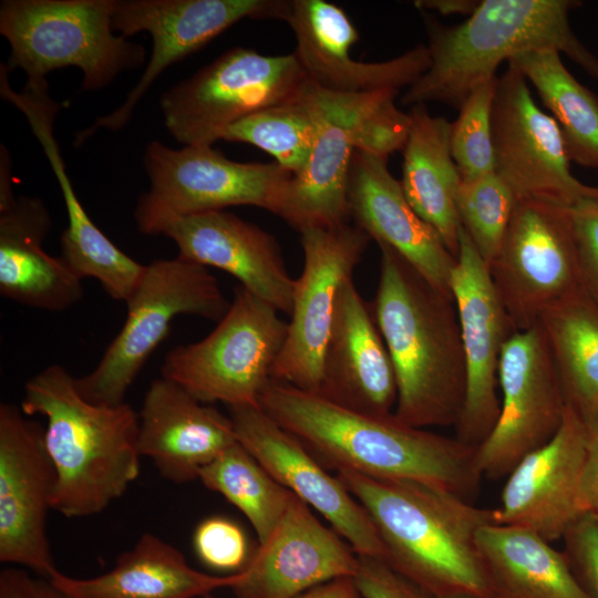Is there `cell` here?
Segmentation results:
<instances>
[{"label": "cell", "mask_w": 598, "mask_h": 598, "mask_svg": "<svg viewBox=\"0 0 598 598\" xmlns=\"http://www.w3.org/2000/svg\"><path fill=\"white\" fill-rule=\"evenodd\" d=\"M259 406L327 470L422 483L466 499L483 478L476 447L405 424L393 413L354 412L272 379Z\"/></svg>", "instance_id": "cell-1"}, {"label": "cell", "mask_w": 598, "mask_h": 598, "mask_svg": "<svg viewBox=\"0 0 598 598\" xmlns=\"http://www.w3.org/2000/svg\"><path fill=\"white\" fill-rule=\"evenodd\" d=\"M372 311L398 388L393 414L415 427L454 426L465 395L456 306L384 244Z\"/></svg>", "instance_id": "cell-2"}, {"label": "cell", "mask_w": 598, "mask_h": 598, "mask_svg": "<svg viewBox=\"0 0 598 598\" xmlns=\"http://www.w3.org/2000/svg\"><path fill=\"white\" fill-rule=\"evenodd\" d=\"M337 476L369 513L395 570L437 598H492L477 535L495 523L493 509L422 483Z\"/></svg>", "instance_id": "cell-3"}, {"label": "cell", "mask_w": 598, "mask_h": 598, "mask_svg": "<svg viewBox=\"0 0 598 598\" xmlns=\"http://www.w3.org/2000/svg\"><path fill=\"white\" fill-rule=\"evenodd\" d=\"M20 408L47 420L44 443L56 474L53 511L68 518L96 515L138 477V413L130 404L85 400L75 378L52 364L27 381Z\"/></svg>", "instance_id": "cell-4"}, {"label": "cell", "mask_w": 598, "mask_h": 598, "mask_svg": "<svg viewBox=\"0 0 598 598\" xmlns=\"http://www.w3.org/2000/svg\"><path fill=\"white\" fill-rule=\"evenodd\" d=\"M569 0H484L458 25L430 29L429 69L402 96L403 104L440 102L460 107L504 61L553 49L598 79L596 58L576 37Z\"/></svg>", "instance_id": "cell-5"}, {"label": "cell", "mask_w": 598, "mask_h": 598, "mask_svg": "<svg viewBox=\"0 0 598 598\" xmlns=\"http://www.w3.org/2000/svg\"><path fill=\"white\" fill-rule=\"evenodd\" d=\"M115 0H4L0 33L11 53L9 71L22 69L28 80L45 79L74 66L82 89L100 90L121 72L141 66L145 49L112 28Z\"/></svg>", "instance_id": "cell-6"}, {"label": "cell", "mask_w": 598, "mask_h": 598, "mask_svg": "<svg viewBox=\"0 0 598 598\" xmlns=\"http://www.w3.org/2000/svg\"><path fill=\"white\" fill-rule=\"evenodd\" d=\"M125 303L123 327L97 365L75 378L80 394L92 403H124L126 392L176 317L188 315L219 321L230 306L206 267L179 257L146 265Z\"/></svg>", "instance_id": "cell-7"}, {"label": "cell", "mask_w": 598, "mask_h": 598, "mask_svg": "<svg viewBox=\"0 0 598 598\" xmlns=\"http://www.w3.org/2000/svg\"><path fill=\"white\" fill-rule=\"evenodd\" d=\"M278 312L237 286L227 312L208 336L166 354L162 377L207 404L259 406L288 332Z\"/></svg>", "instance_id": "cell-8"}, {"label": "cell", "mask_w": 598, "mask_h": 598, "mask_svg": "<svg viewBox=\"0 0 598 598\" xmlns=\"http://www.w3.org/2000/svg\"><path fill=\"white\" fill-rule=\"evenodd\" d=\"M309 78L293 53L233 48L162 94L169 134L185 146H212L234 123L299 93Z\"/></svg>", "instance_id": "cell-9"}, {"label": "cell", "mask_w": 598, "mask_h": 598, "mask_svg": "<svg viewBox=\"0 0 598 598\" xmlns=\"http://www.w3.org/2000/svg\"><path fill=\"white\" fill-rule=\"evenodd\" d=\"M489 272L515 329L536 326L581 286L573 206L517 199Z\"/></svg>", "instance_id": "cell-10"}, {"label": "cell", "mask_w": 598, "mask_h": 598, "mask_svg": "<svg viewBox=\"0 0 598 598\" xmlns=\"http://www.w3.org/2000/svg\"><path fill=\"white\" fill-rule=\"evenodd\" d=\"M150 190L134 215H190L249 205L279 214L292 173L278 163H241L212 146L171 148L151 142L144 153Z\"/></svg>", "instance_id": "cell-11"}, {"label": "cell", "mask_w": 598, "mask_h": 598, "mask_svg": "<svg viewBox=\"0 0 598 598\" xmlns=\"http://www.w3.org/2000/svg\"><path fill=\"white\" fill-rule=\"evenodd\" d=\"M300 234L303 268L295 281L291 319L272 380L317 394L340 288L352 278L371 238L348 223Z\"/></svg>", "instance_id": "cell-12"}, {"label": "cell", "mask_w": 598, "mask_h": 598, "mask_svg": "<svg viewBox=\"0 0 598 598\" xmlns=\"http://www.w3.org/2000/svg\"><path fill=\"white\" fill-rule=\"evenodd\" d=\"M502 400L489 435L476 447L483 477H506L528 453L547 443L561 425L566 400L540 326L514 332L498 365Z\"/></svg>", "instance_id": "cell-13"}, {"label": "cell", "mask_w": 598, "mask_h": 598, "mask_svg": "<svg viewBox=\"0 0 598 598\" xmlns=\"http://www.w3.org/2000/svg\"><path fill=\"white\" fill-rule=\"evenodd\" d=\"M290 9L291 1L285 0H115L113 30L126 38L147 32L152 37V54L124 102L81 131L78 142H84L100 128L118 131L124 127L136 104L164 70L200 50L238 21H287Z\"/></svg>", "instance_id": "cell-14"}, {"label": "cell", "mask_w": 598, "mask_h": 598, "mask_svg": "<svg viewBox=\"0 0 598 598\" xmlns=\"http://www.w3.org/2000/svg\"><path fill=\"white\" fill-rule=\"evenodd\" d=\"M495 173L517 199L574 206L598 187L573 176L558 124L535 103L528 81L509 65L497 76L492 111Z\"/></svg>", "instance_id": "cell-15"}, {"label": "cell", "mask_w": 598, "mask_h": 598, "mask_svg": "<svg viewBox=\"0 0 598 598\" xmlns=\"http://www.w3.org/2000/svg\"><path fill=\"white\" fill-rule=\"evenodd\" d=\"M56 474L44 429L21 408L0 405V561L27 567L49 580L55 566L47 535Z\"/></svg>", "instance_id": "cell-16"}, {"label": "cell", "mask_w": 598, "mask_h": 598, "mask_svg": "<svg viewBox=\"0 0 598 598\" xmlns=\"http://www.w3.org/2000/svg\"><path fill=\"white\" fill-rule=\"evenodd\" d=\"M458 245L451 290L461 327L466 379L454 436L477 447L498 419L499 358L504 343L517 330L497 295L489 267L462 226Z\"/></svg>", "instance_id": "cell-17"}, {"label": "cell", "mask_w": 598, "mask_h": 598, "mask_svg": "<svg viewBox=\"0 0 598 598\" xmlns=\"http://www.w3.org/2000/svg\"><path fill=\"white\" fill-rule=\"evenodd\" d=\"M134 218L141 233L172 239L177 257L228 272L276 310L291 312L296 279L276 239L260 227L226 210Z\"/></svg>", "instance_id": "cell-18"}, {"label": "cell", "mask_w": 598, "mask_h": 598, "mask_svg": "<svg viewBox=\"0 0 598 598\" xmlns=\"http://www.w3.org/2000/svg\"><path fill=\"white\" fill-rule=\"evenodd\" d=\"M228 410L237 441L281 486L320 513L357 555L385 560L372 518L337 475L260 406Z\"/></svg>", "instance_id": "cell-19"}, {"label": "cell", "mask_w": 598, "mask_h": 598, "mask_svg": "<svg viewBox=\"0 0 598 598\" xmlns=\"http://www.w3.org/2000/svg\"><path fill=\"white\" fill-rule=\"evenodd\" d=\"M586 425L569 406L555 435L526 454L506 476L497 524L520 527L547 542L561 540L585 515L581 474L586 455Z\"/></svg>", "instance_id": "cell-20"}, {"label": "cell", "mask_w": 598, "mask_h": 598, "mask_svg": "<svg viewBox=\"0 0 598 598\" xmlns=\"http://www.w3.org/2000/svg\"><path fill=\"white\" fill-rule=\"evenodd\" d=\"M358 564L351 546L292 494L276 528L230 589L236 598H297L327 581L353 577Z\"/></svg>", "instance_id": "cell-21"}, {"label": "cell", "mask_w": 598, "mask_h": 598, "mask_svg": "<svg viewBox=\"0 0 598 598\" xmlns=\"http://www.w3.org/2000/svg\"><path fill=\"white\" fill-rule=\"evenodd\" d=\"M287 22L296 37L293 54L309 80L326 90L400 91L413 84L430 66L425 45L388 61H355L350 51L359 40L357 29L340 7L324 0H292Z\"/></svg>", "instance_id": "cell-22"}, {"label": "cell", "mask_w": 598, "mask_h": 598, "mask_svg": "<svg viewBox=\"0 0 598 598\" xmlns=\"http://www.w3.org/2000/svg\"><path fill=\"white\" fill-rule=\"evenodd\" d=\"M0 162V293L47 311H63L83 298L82 280L42 247L51 228L43 202L13 194L11 161L4 147Z\"/></svg>", "instance_id": "cell-23"}, {"label": "cell", "mask_w": 598, "mask_h": 598, "mask_svg": "<svg viewBox=\"0 0 598 598\" xmlns=\"http://www.w3.org/2000/svg\"><path fill=\"white\" fill-rule=\"evenodd\" d=\"M343 409L369 415L394 412L398 388L393 364L375 322L352 278L340 288L336 317L317 393Z\"/></svg>", "instance_id": "cell-24"}, {"label": "cell", "mask_w": 598, "mask_h": 598, "mask_svg": "<svg viewBox=\"0 0 598 598\" xmlns=\"http://www.w3.org/2000/svg\"><path fill=\"white\" fill-rule=\"evenodd\" d=\"M349 216L378 244L399 252L434 288L453 298L451 278L456 258L439 233L408 202L388 157L355 150L349 185Z\"/></svg>", "instance_id": "cell-25"}, {"label": "cell", "mask_w": 598, "mask_h": 598, "mask_svg": "<svg viewBox=\"0 0 598 598\" xmlns=\"http://www.w3.org/2000/svg\"><path fill=\"white\" fill-rule=\"evenodd\" d=\"M237 442L230 416L166 378L150 384L138 412V450L163 478L182 484Z\"/></svg>", "instance_id": "cell-26"}, {"label": "cell", "mask_w": 598, "mask_h": 598, "mask_svg": "<svg viewBox=\"0 0 598 598\" xmlns=\"http://www.w3.org/2000/svg\"><path fill=\"white\" fill-rule=\"evenodd\" d=\"M239 579L240 573L215 576L198 571L176 547L145 533L117 557L111 570L83 579L58 570L49 581L68 598H198L231 588Z\"/></svg>", "instance_id": "cell-27"}, {"label": "cell", "mask_w": 598, "mask_h": 598, "mask_svg": "<svg viewBox=\"0 0 598 598\" xmlns=\"http://www.w3.org/2000/svg\"><path fill=\"white\" fill-rule=\"evenodd\" d=\"M409 115L400 183L412 208L456 258L461 229L456 197L462 179L450 147L451 122L431 115L424 104L413 105Z\"/></svg>", "instance_id": "cell-28"}, {"label": "cell", "mask_w": 598, "mask_h": 598, "mask_svg": "<svg viewBox=\"0 0 598 598\" xmlns=\"http://www.w3.org/2000/svg\"><path fill=\"white\" fill-rule=\"evenodd\" d=\"M477 545L492 598H590L563 550L530 530L491 523Z\"/></svg>", "instance_id": "cell-29"}, {"label": "cell", "mask_w": 598, "mask_h": 598, "mask_svg": "<svg viewBox=\"0 0 598 598\" xmlns=\"http://www.w3.org/2000/svg\"><path fill=\"white\" fill-rule=\"evenodd\" d=\"M355 150L367 152L362 134L338 123L326 125L301 169L292 174L279 217L297 230L347 223L348 185Z\"/></svg>", "instance_id": "cell-30"}, {"label": "cell", "mask_w": 598, "mask_h": 598, "mask_svg": "<svg viewBox=\"0 0 598 598\" xmlns=\"http://www.w3.org/2000/svg\"><path fill=\"white\" fill-rule=\"evenodd\" d=\"M566 405L584 421L598 412V307L580 286L538 320Z\"/></svg>", "instance_id": "cell-31"}, {"label": "cell", "mask_w": 598, "mask_h": 598, "mask_svg": "<svg viewBox=\"0 0 598 598\" xmlns=\"http://www.w3.org/2000/svg\"><path fill=\"white\" fill-rule=\"evenodd\" d=\"M336 113L337 93L309 81L293 97L230 125L221 140L251 144L295 174L305 165L319 133Z\"/></svg>", "instance_id": "cell-32"}, {"label": "cell", "mask_w": 598, "mask_h": 598, "mask_svg": "<svg viewBox=\"0 0 598 598\" xmlns=\"http://www.w3.org/2000/svg\"><path fill=\"white\" fill-rule=\"evenodd\" d=\"M536 89L559 126L569 161L598 168V97L564 65L553 49L529 51L511 59Z\"/></svg>", "instance_id": "cell-33"}, {"label": "cell", "mask_w": 598, "mask_h": 598, "mask_svg": "<svg viewBox=\"0 0 598 598\" xmlns=\"http://www.w3.org/2000/svg\"><path fill=\"white\" fill-rule=\"evenodd\" d=\"M68 225L61 236V259L81 280L94 278L113 299L126 302L137 287L146 265L115 246L91 220L71 182L60 186Z\"/></svg>", "instance_id": "cell-34"}, {"label": "cell", "mask_w": 598, "mask_h": 598, "mask_svg": "<svg viewBox=\"0 0 598 598\" xmlns=\"http://www.w3.org/2000/svg\"><path fill=\"white\" fill-rule=\"evenodd\" d=\"M198 480L246 516L259 544L269 538L292 497L238 441L204 466Z\"/></svg>", "instance_id": "cell-35"}, {"label": "cell", "mask_w": 598, "mask_h": 598, "mask_svg": "<svg viewBox=\"0 0 598 598\" xmlns=\"http://www.w3.org/2000/svg\"><path fill=\"white\" fill-rule=\"evenodd\" d=\"M517 198L494 172L461 182L456 208L462 228L489 267L498 252Z\"/></svg>", "instance_id": "cell-36"}, {"label": "cell", "mask_w": 598, "mask_h": 598, "mask_svg": "<svg viewBox=\"0 0 598 598\" xmlns=\"http://www.w3.org/2000/svg\"><path fill=\"white\" fill-rule=\"evenodd\" d=\"M496 82L497 76L475 87L451 123V153L463 181L495 172L492 111Z\"/></svg>", "instance_id": "cell-37"}, {"label": "cell", "mask_w": 598, "mask_h": 598, "mask_svg": "<svg viewBox=\"0 0 598 598\" xmlns=\"http://www.w3.org/2000/svg\"><path fill=\"white\" fill-rule=\"evenodd\" d=\"M193 547L202 564L233 574L241 571L255 551L241 526L220 515L209 516L196 526Z\"/></svg>", "instance_id": "cell-38"}, {"label": "cell", "mask_w": 598, "mask_h": 598, "mask_svg": "<svg viewBox=\"0 0 598 598\" xmlns=\"http://www.w3.org/2000/svg\"><path fill=\"white\" fill-rule=\"evenodd\" d=\"M565 554L576 578L590 598H598V518L585 514L566 532Z\"/></svg>", "instance_id": "cell-39"}, {"label": "cell", "mask_w": 598, "mask_h": 598, "mask_svg": "<svg viewBox=\"0 0 598 598\" xmlns=\"http://www.w3.org/2000/svg\"><path fill=\"white\" fill-rule=\"evenodd\" d=\"M355 586L363 598H437L398 570L386 560L359 556Z\"/></svg>", "instance_id": "cell-40"}, {"label": "cell", "mask_w": 598, "mask_h": 598, "mask_svg": "<svg viewBox=\"0 0 598 598\" xmlns=\"http://www.w3.org/2000/svg\"><path fill=\"white\" fill-rule=\"evenodd\" d=\"M580 285L598 307V198L573 206Z\"/></svg>", "instance_id": "cell-41"}, {"label": "cell", "mask_w": 598, "mask_h": 598, "mask_svg": "<svg viewBox=\"0 0 598 598\" xmlns=\"http://www.w3.org/2000/svg\"><path fill=\"white\" fill-rule=\"evenodd\" d=\"M586 455L581 474V503L585 514L598 518V412L584 421Z\"/></svg>", "instance_id": "cell-42"}, {"label": "cell", "mask_w": 598, "mask_h": 598, "mask_svg": "<svg viewBox=\"0 0 598 598\" xmlns=\"http://www.w3.org/2000/svg\"><path fill=\"white\" fill-rule=\"evenodd\" d=\"M34 581L19 567H7L0 573V598H34Z\"/></svg>", "instance_id": "cell-43"}, {"label": "cell", "mask_w": 598, "mask_h": 598, "mask_svg": "<svg viewBox=\"0 0 598 598\" xmlns=\"http://www.w3.org/2000/svg\"><path fill=\"white\" fill-rule=\"evenodd\" d=\"M297 598H363L353 577H340L301 594Z\"/></svg>", "instance_id": "cell-44"}, {"label": "cell", "mask_w": 598, "mask_h": 598, "mask_svg": "<svg viewBox=\"0 0 598 598\" xmlns=\"http://www.w3.org/2000/svg\"><path fill=\"white\" fill-rule=\"evenodd\" d=\"M414 4L421 9L436 10L442 14H471L477 7L478 2L471 0H425L415 1Z\"/></svg>", "instance_id": "cell-45"}, {"label": "cell", "mask_w": 598, "mask_h": 598, "mask_svg": "<svg viewBox=\"0 0 598 598\" xmlns=\"http://www.w3.org/2000/svg\"><path fill=\"white\" fill-rule=\"evenodd\" d=\"M34 598H68L59 591L49 580L34 581Z\"/></svg>", "instance_id": "cell-46"}, {"label": "cell", "mask_w": 598, "mask_h": 598, "mask_svg": "<svg viewBox=\"0 0 598 598\" xmlns=\"http://www.w3.org/2000/svg\"><path fill=\"white\" fill-rule=\"evenodd\" d=\"M450 598H491V597L465 595V596H455V597H450Z\"/></svg>", "instance_id": "cell-47"}, {"label": "cell", "mask_w": 598, "mask_h": 598, "mask_svg": "<svg viewBox=\"0 0 598 598\" xmlns=\"http://www.w3.org/2000/svg\"><path fill=\"white\" fill-rule=\"evenodd\" d=\"M198 598H216V597H214L212 594H208V595L200 596Z\"/></svg>", "instance_id": "cell-48"}]
</instances>
